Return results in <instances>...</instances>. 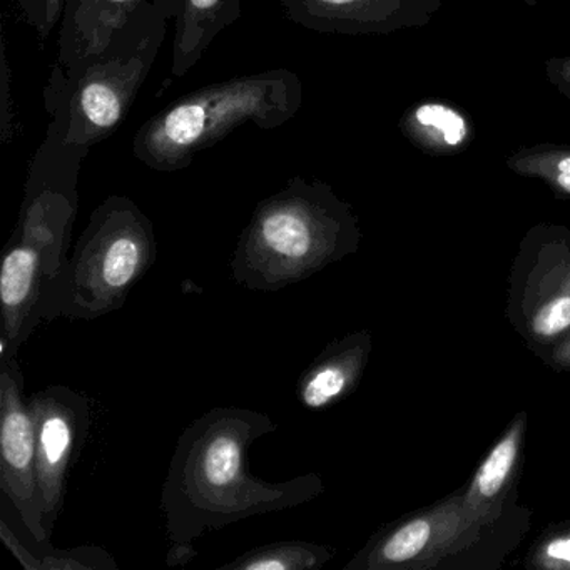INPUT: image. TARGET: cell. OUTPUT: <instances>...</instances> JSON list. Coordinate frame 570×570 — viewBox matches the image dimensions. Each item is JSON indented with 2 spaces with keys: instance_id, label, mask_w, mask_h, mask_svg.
<instances>
[{
  "instance_id": "cell-19",
  "label": "cell",
  "mask_w": 570,
  "mask_h": 570,
  "mask_svg": "<svg viewBox=\"0 0 570 570\" xmlns=\"http://www.w3.org/2000/svg\"><path fill=\"white\" fill-rule=\"evenodd\" d=\"M332 559L333 550L323 543L283 540L255 547L218 570H313Z\"/></svg>"
},
{
  "instance_id": "cell-6",
  "label": "cell",
  "mask_w": 570,
  "mask_h": 570,
  "mask_svg": "<svg viewBox=\"0 0 570 570\" xmlns=\"http://www.w3.org/2000/svg\"><path fill=\"white\" fill-rule=\"evenodd\" d=\"M505 318L540 358L570 335V228L539 223L520 239L507 289Z\"/></svg>"
},
{
  "instance_id": "cell-12",
  "label": "cell",
  "mask_w": 570,
  "mask_h": 570,
  "mask_svg": "<svg viewBox=\"0 0 570 570\" xmlns=\"http://www.w3.org/2000/svg\"><path fill=\"white\" fill-rule=\"evenodd\" d=\"M527 433L529 412L520 410L463 485V510L473 523L497 522L512 503L519 502Z\"/></svg>"
},
{
  "instance_id": "cell-9",
  "label": "cell",
  "mask_w": 570,
  "mask_h": 570,
  "mask_svg": "<svg viewBox=\"0 0 570 570\" xmlns=\"http://www.w3.org/2000/svg\"><path fill=\"white\" fill-rule=\"evenodd\" d=\"M36 425V465L42 522L51 539L65 507L71 466L81 450L91 412L85 395L66 385H49L29 396Z\"/></svg>"
},
{
  "instance_id": "cell-8",
  "label": "cell",
  "mask_w": 570,
  "mask_h": 570,
  "mask_svg": "<svg viewBox=\"0 0 570 570\" xmlns=\"http://www.w3.org/2000/svg\"><path fill=\"white\" fill-rule=\"evenodd\" d=\"M86 156L46 136L28 168L14 233L38 249L48 279L68 259L79 209V178Z\"/></svg>"
},
{
  "instance_id": "cell-13",
  "label": "cell",
  "mask_w": 570,
  "mask_h": 570,
  "mask_svg": "<svg viewBox=\"0 0 570 570\" xmlns=\"http://www.w3.org/2000/svg\"><path fill=\"white\" fill-rule=\"evenodd\" d=\"M46 279L38 249L12 233L0 266V358L18 356L22 343L42 323L38 309Z\"/></svg>"
},
{
  "instance_id": "cell-3",
  "label": "cell",
  "mask_w": 570,
  "mask_h": 570,
  "mask_svg": "<svg viewBox=\"0 0 570 570\" xmlns=\"http://www.w3.org/2000/svg\"><path fill=\"white\" fill-rule=\"evenodd\" d=\"M179 0H149L98 55L66 71L52 69L45 91L48 138L89 153L125 125L168 36Z\"/></svg>"
},
{
  "instance_id": "cell-26",
  "label": "cell",
  "mask_w": 570,
  "mask_h": 570,
  "mask_svg": "<svg viewBox=\"0 0 570 570\" xmlns=\"http://www.w3.org/2000/svg\"><path fill=\"white\" fill-rule=\"evenodd\" d=\"M196 557V549L193 547V542L189 543H171L169 547L168 557H166V563L169 567H185L186 563L191 562Z\"/></svg>"
},
{
  "instance_id": "cell-1",
  "label": "cell",
  "mask_w": 570,
  "mask_h": 570,
  "mask_svg": "<svg viewBox=\"0 0 570 570\" xmlns=\"http://www.w3.org/2000/svg\"><path fill=\"white\" fill-rule=\"evenodd\" d=\"M276 430L266 413L243 406H216L183 430L161 489L171 543H189L209 530L295 509L325 493L318 473L268 482L249 472L253 443Z\"/></svg>"
},
{
  "instance_id": "cell-21",
  "label": "cell",
  "mask_w": 570,
  "mask_h": 570,
  "mask_svg": "<svg viewBox=\"0 0 570 570\" xmlns=\"http://www.w3.org/2000/svg\"><path fill=\"white\" fill-rule=\"evenodd\" d=\"M522 566L529 570H570V517L550 523L532 540Z\"/></svg>"
},
{
  "instance_id": "cell-16",
  "label": "cell",
  "mask_w": 570,
  "mask_h": 570,
  "mask_svg": "<svg viewBox=\"0 0 570 570\" xmlns=\"http://www.w3.org/2000/svg\"><path fill=\"white\" fill-rule=\"evenodd\" d=\"M243 12V0H179L173 39L171 75L183 78Z\"/></svg>"
},
{
  "instance_id": "cell-5",
  "label": "cell",
  "mask_w": 570,
  "mask_h": 570,
  "mask_svg": "<svg viewBox=\"0 0 570 570\" xmlns=\"http://www.w3.org/2000/svg\"><path fill=\"white\" fill-rule=\"evenodd\" d=\"M158 256L155 226L132 199L112 195L89 216L62 268L46 279L41 322L98 320L125 306Z\"/></svg>"
},
{
  "instance_id": "cell-24",
  "label": "cell",
  "mask_w": 570,
  "mask_h": 570,
  "mask_svg": "<svg viewBox=\"0 0 570 570\" xmlns=\"http://www.w3.org/2000/svg\"><path fill=\"white\" fill-rule=\"evenodd\" d=\"M546 76L550 85L562 95L563 98L570 101V51L566 56H553L547 59Z\"/></svg>"
},
{
  "instance_id": "cell-20",
  "label": "cell",
  "mask_w": 570,
  "mask_h": 570,
  "mask_svg": "<svg viewBox=\"0 0 570 570\" xmlns=\"http://www.w3.org/2000/svg\"><path fill=\"white\" fill-rule=\"evenodd\" d=\"M505 165L513 175L539 179L557 198L570 199V145L523 146L507 158Z\"/></svg>"
},
{
  "instance_id": "cell-2",
  "label": "cell",
  "mask_w": 570,
  "mask_h": 570,
  "mask_svg": "<svg viewBox=\"0 0 570 570\" xmlns=\"http://www.w3.org/2000/svg\"><path fill=\"white\" fill-rule=\"evenodd\" d=\"M353 206L318 179H288L262 199L239 235L229 268L249 292L276 293L358 253Z\"/></svg>"
},
{
  "instance_id": "cell-14",
  "label": "cell",
  "mask_w": 570,
  "mask_h": 570,
  "mask_svg": "<svg viewBox=\"0 0 570 570\" xmlns=\"http://www.w3.org/2000/svg\"><path fill=\"white\" fill-rule=\"evenodd\" d=\"M372 352L368 330H356L330 342L296 382L299 405L309 412H325L348 399L358 389Z\"/></svg>"
},
{
  "instance_id": "cell-7",
  "label": "cell",
  "mask_w": 570,
  "mask_h": 570,
  "mask_svg": "<svg viewBox=\"0 0 570 570\" xmlns=\"http://www.w3.org/2000/svg\"><path fill=\"white\" fill-rule=\"evenodd\" d=\"M485 527L466 519L460 487L380 527L343 570H459Z\"/></svg>"
},
{
  "instance_id": "cell-23",
  "label": "cell",
  "mask_w": 570,
  "mask_h": 570,
  "mask_svg": "<svg viewBox=\"0 0 570 570\" xmlns=\"http://www.w3.org/2000/svg\"><path fill=\"white\" fill-rule=\"evenodd\" d=\"M2 105H0V141L9 146L16 138V111L14 99H12L11 71H9L8 55H6V45L2 41Z\"/></svg>"
},
{
  "instance_id": "cell-4",
  "label": "cell",
  "mask_w": 570,
  "mask_h": 570,
  "mask_svg": "<svg viewBox=\"0 0 570 570\" xmlns=\"http://www.w3.org/2000/svg\"><path fill=\"white\" fill-rule=\"evenodd\" d=\"M302 106V79L289 69L213 82L142 122L132 138V155L155 171H181L236 129L248 125L263 131L282 128Z\"/></svg>"
},
{
  "instance_id": "cell-10",
  "label": "cell",
  "mask_w": 570,
  "mask_h": 570,
  "mask_svg": "<svg viewBox=\"0 0 570 570\" xmlns=\"http://www.w3.org/2000/svg\"><path fill=\"white\" fill-rule=\"evenodd\" d=\"M16 356L0 358V490L36 542H49L36 465V425Z\"/></svg>"
},
{
  "instance_id": "cell-11",
  "label": "cell",
  "mask_w": 570,
  "mask_h": 570,
  "mask_svg": "<svg viewBox=\"0 0 570 570\" xmlns=\"http://www.w3.org/2000/svg\"><path fill=\"white\" fill-rule=\"evenodd\" d=\"M283 16L306 31L336 36H386L425 28L442 0H276Z\"/></svg>"
},
{
  "instance_id": "cell-25",
  "label": "cell",
  "mask_w": 570,
  "mask_h": 570,
  "mask_svg": "<svg viewBox=\"0 0 570 570\" xmlns=\"http://www.w3.org/2000/svg\"><path fill=\"white\" fill-rule=\"evenodd\" d=\"M540 362L556 373H570V335L559 345L550 348L546 355L540 356Z\"/></svg>"
},
{
  "instance_id": "cell-17",
  "label": "cell",
  "mask_w": 570,
  "mask_h": 570,
  "mask_svg": "<svg viewBox=\"0 0 570 570\" xmlns=\"http://www.w3.org/2000/svg\"><path fill=\"white\" fill-rule=\"evenodd\" d=\"M403 138L429 156H455L473 139V126L462 109L443 101L410 106L399 121Z\"/></svg>"
},
{
  "instance_id": "cell-18",
  "label": "cell",
  "mask_w": 570,
  "mask_h": 570,
  "mask_svg": "<svg viewBox=\"0 0 570 570\" xmlns=\"http://www.w3.org/2000/svg\"><path fill=\"white\" fill-rule=\"evenodd\" d=\"M0 539L6 549L18 559L26 570H118L119 566L115 557L95 543L72 547V549L59 550L48 546L49 542H36L35 547H28L21 537L9 527L8 520L0 519Z\"/></svg>"
},
{
  "instance_id": "cell-15",
  "label": "cell",
  "mask_w": 570,
  "mask_h": 570,
  "mask_svg": "<svg viewBox=\"0 0 570 570\" xmlns=\"http://www.w3.org/2000/svg\"><path fill=\"white\" fill-rule=\"evenodd\" d=\"M146 2L149 0H65L58 59L52 69L66 71L101 52Z\"/></svg>"
},
{
  "instance_id": "cell-22",
  "label": "cell",
  "mask_w": 570,
  "mask_h": 570,
  "mask_svg": "<svg viewBox=\"0 0 570 570\" xmlns=\"http://www.w3.org/2000/svg\"><path fill=\"white\" fill-rule=\"evenodd\" d=\"M21 8L26 21L39 32L42 39L48 38L56 22L61 21L65 0H14Z\"/></svg>"
}]
</instances>
